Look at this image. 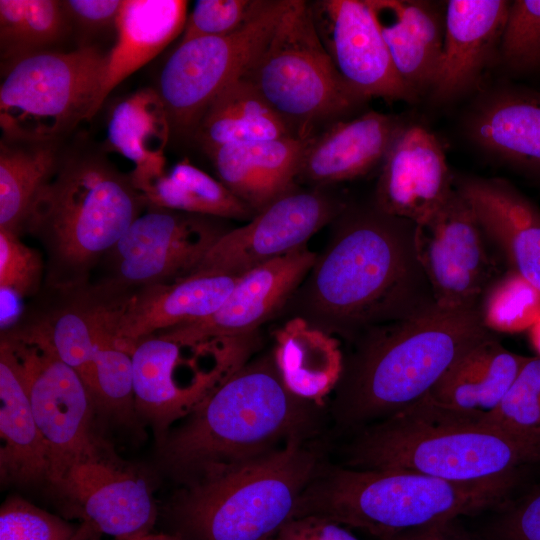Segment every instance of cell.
<instances>
[{"mask_svg": "<svg viewBox=\"0 0 540 540\" xmlns=\"http://www.w3.org/2000/svg\"><path fill=\"white\" fill-rule=\"evenodd\" d=\"M456 189L512 272L540 292V209L503 179L468 178Z\"/></svg>", "mask_w": 540, "mask_h": 540, "instance_id": "obj_21", "label": "cell"}, {"mask_svg": "<svg viewBox=\"0 0 540 540\" xmlns=\"http://www.w3.org/2000/svg\"><path fill=\"white\" fill-rule=\"evenodd\" d=\"M401 126L376 111L329 125L306 141L297 184L329 187L366 174L383 162Z\"/></svg>", "mask_w": 540, "mask_h": 540, "instance_id": "obj_22", "label": "cell"}, {"mask_svg": "<svg viewBox=\"0 0 540 540\" xmlns=\"http://www.w3.org/2000/svg\"><path fill=\"white\" fill-rule=\"evenodd\" d=\"M60 162L54 142L0 143V229L19 236L29 210Z\"/></svg>", "mask_w": 540, "mask_h": 540, "instance_id": "obj_34", "label": "cell"}, {"mask_svg": "<svg viewBox=\"0 0 540 540\" xmlns=\"http://www.w3.org/2000/svg\"><path fill=\"white\" fill-rule=\"evenodd\" d=\"M241 77L283 121L308 140L345 119L362 101L341 79L316 32L309 2L288 0Z\"/></svg>", "mask_w": 540, "mask_h": 540, "instance_id": "obj_8", "label": "cell"}, {"mask_svg": "<svg viewBox=\"0 0 540 540\" xmlns=\"http://www.w3.org/2000/svg\"><path fill=\"white\" fill-rule=\"evenodd\" d=\"M282 312L351 343L366 330L437 305L419 262L416 223L348 205Z\"/></svg>", "mask_w": 540, "mask_h": 540, "instance_id": "obj_1", "label": "cell"}, {"mask_svg": "<svg viewBox=\"0 0 540 540\" xmlns=\"http://www.w3.org/2000/svg\"><path fill=\"white\" fill-rule=\"evenodd\" d=\"M71 29L83 36L114 28L123 0H63L61 1Z\"/></svg>", "mask_w": 540, "mask_h": 540, "instance_id": "obj_43", "label": "cell"}, {"mask_svg": "<svg viewBox=\"0 0 540 540\" xmlns=\"http://www.w3.org/2000/svg\"><path fill=\"white\" fill-rule=\"evenodd\" d=\"M273 0H198L187 16L179 43L228 35L264 13Z\"/></svg>", "mask_w": 540, "mask_h": 540, "instance_id": "obj_38", "label": "cell"}, {"mask_svg": "<svg viewBox=\"0 0 540 540\" xmlns=\"http://www.w3.org/2000/svg\"><path fill=\"white\" fill-rule=\"evenodd\" d=\"M17 354L33 415L48 462L47 484L58 481L75 463L105 440L97 432L95 401L81 376L47 344L1 337Z\"/></svg>", "mask_w": 540, "mask_h": 540, "instance_id": "obj_13", "label": "cell"}, {"mask_svg": "<svg viewBox=\"0 0 540 540\" xmlns=\"http://www.w3.org/2000/svg\"><path fill=\"white\" fill-rule=\"evenodd\" d=\"M78 527L19 496L0 508V540H72Z\"/></svg>", "mask_w": 540, "mask_h": 540, "instance_id": "obj_40", "label": "cell"}, {"mask_svg": "<svg viewBox=\"0 0 540 540\" xmlns=\"http://www.w3.org/2000/svg\"><path fill=\"white\" fill-rule=\"evenodd\" d=\"M225 221L147 206L103 257V275L94 281L122 298L187 277L231 229Z\"/></svg>", "mask_w": 540, "mask_h": 540, "instance_id": "obj_11", "label": "cell"}, {"mask_svg": "<svg viewBox=\"0 0 540 540\" xmlns=\"http://www.w3.org/2000/svg\"><path fill=\"white\" fill-rule=\"evenodd\" d=\"M171 127L155 88H143L119 101L107 125V144L134 164L130 173L141 191L166 170L165 147Z\"/></svg>", "mask_w": 540, "mask_h": 540, "instance_id": "obj_30", "label": "cell"}, {"mask_svg": "<svg viewBox=\"0 0 540 540\" xmlns=\"http://www.w3.org/2000/svg\"><path fill=\"white\" fill-rule=\"evenodd\" d=\"M348 464L396 469L452 482L517 476L540 461V433H516L436 406L426 397L363 427L349 447Z\"/></svg>", "mask_w": 540, "mask_h": 540, "instance_id": "obj_4", "label": "cell"}, {"mask_svg": "<svg viewBox=\"0 0 540 540\" xmlns=\"http://www.w3.org/2000/svg\"><path fill=\"white\" fill-rule=\"evenodd\" d=\"M112 540H114V539H112Z\"/></svg>", "mask_w": 540, "mask_h": 540, "instance_id": "obj_50", "label": "cell"}, {"mask_svg": "<svg viewBox=\"0 0 540 540\" xmlns=\"http://www.w3.org/2000/svg\"><path fill=\"white\" fill-rule=\"evenodd\" d=\"M102 536V534L95 531L93 528L80 524L72 540H103Z\"/></svg>", "mask_w": 540, "mask_h": 540, "instance_id": "obj_47", "label": "cell"}, {"mask_svg": "<svg viewBox=\"0 0 540 540\" xmlns=\"http://www.w3.org/2000/svg\"><path fill=\"white\" fill-rule=\"evenodd\" d=\"M186 19L187 1L123 0L91 118L114 88L182 34Z\"/></svg>", "mask_w": 540, "mask_h": 540, "instance_id": "obj_27", "label": "cell"}, {"mask_svg": "<svg viewBox=\"0 0 540 540\" xmlns=\"http://www.w3.org/2000/svg\"><path fill=\"white\" fill-rule=\"evenodd\" d=\"M319 405L285 386L272 351L226 379L158 447L160 467L186 485L266 454L310 430Z\"/></svg>", "mask_w": 540, "mask_h": 540, "instance_id": "obj_3", "label": "cell"}, {"mask_svg": "<svg viewBox=\"0 0 540 540\" xmlns=\"http://www.w3.org/2000/svg\"><path fill=\"white\" fill-rule=\"evenodd\" d=\"M89 391L98 413L134 427L140 423L133 390L132 356L116 344L110 334L102 337L93 358Z\"/></svg>", "mask_w": 540, "mask_h": 540, "instance_id": "obj_36", "label": "cell"}, {"mask_svg": "<svg viewBox=\"0 0 540 540\" xmlns=\"http://www.w3.org/2000/svg\"><path fill=\"white\" fill-rule=\"evenodd\" d=\"M374 204L416 224L449 197L453 178L438 139L419 125H402L383 160Z\"/></svg>", "mask_w": 540, "mask_h": 540, "instance_id": "obj_19", "label": "cell"}, {"mask_svg": "<svg viewBox=\"0 0 540 540\" xmlns=\"http://www.w3.org/2000/svg\"><path fill=\"white\" fill-rule=\"evenodd\" d=\"M488 243L457 189L431 216L416 224L418 259L437 305L447 309L481 307L499 273Z\"/></svg>", "mask_w": 540, "mask_h": 540, "instance_id": "obj_15", "label": "cell"}, {"mask_svg": "<svg viewBox=\"0 0 540 540\" xmlns=\"http://www.w3.org/2000/svg\"><path fill=\"white\" fill-rule=\"evenodd\" d=\"M106 64L96 47L43 51L5 64L0 85L3 140L51 143L91 119Z\"/></svg>", "mask_w": 540, "mask_h": 540, "instance_id": "obj_9", "label": "cell"}, {"mask_svg": "<svg viewBox=\"0 0 540 540\" xmlns=\"http://www.w3.org/2000/svg\"><path fill=\"white\" fill-rule=\"evenodd\" d=\"M307 140L283 137L219 147L208 157L218 179L255 214L298 187Z\"/></svg>", "mask_w": 540, "mask_h": 540, "instance_id": "obj_26", "label": "cell"}, {"mask_svg": "<svg viewBox=\"0 0 540 540\" xmlns=\"http://www.w3.org/2000/svg\"><path fill=\"white\" fill-rule=\"evenodd\" d=\"M273 540H359L344 525L317 515L292 517Z\"/></svg>", "mask_w": 540, "mask_h": 540, "instance_id": "obj_45", "label": "cell"}, {"mask_svg": "<svg viewBox=\"0 0 540 540\" xmlns=\"http://www.w3.org/2000/svg\"><path fill=\"white\" fill-rule=\"evenodd\" d=\"M516 433H540V356L528 357L498 406L479 419Z\"/></svg>", "mask_w": 540, "mask_h": 540, "instance_id": "obj_37", "label": "cell"}, {"mask_svg": "<svg viewBox=\"0 0 540 540\" xmlns=\"http://www.w3.org/2000/svg\"><path fill=\"white\" fill-rule=\"evenodd\" d=\"M70 30L61 1L0 0V52L5 64L48 51Z\"/></svg>", "mask_w": 540, "mask_h": 540, "instance_id": "obj_35", "label": "cell"}, {"mask_svg": "<svg viewBox=\"0 0 540 540\" xmlns=\"http://www.w3.org/2000/svg\"><path fill=\"white\" fill-rule=\"evenodd\" d=\"M137 540H182L179 536L173 533H150Z\"/></svg>", "mask_w": 540, "mask_h": 540, "instance_id": "obj_49", "label": "cell"}, {"mask_svg": "<svg viewBox=\"0 0 540 540\" xmlns=\"http://www.w3.org/2000/svg\"><path fill=\"white\" fill-rule=\"evenodd\" d=\"M516 479L452 482L406 470L320 466L293 517L317 515L380 538L502 504Z\"/></svg>", "mask_w": 540, "mask_h": 540, "instance_id": "obj_6", "label": "cell"}, {"mask_svg": "<svg viewBox=\"0 0 540 540\" xmlns=\"http://www.w3.org/2000/svg\"><path fill=\"white\" fill-rule=\"evenodd\" d=\"M48 486L64 518L78 519L114 540L142 538L157 520L148 472L119 457L106 439Z\"/></svg>", "mask_w": 540, "mask_h": 540, "instance_id": "obj_14", "label": "cell"}, {"mask_svg": "<svg viewBox=\"0 0 540 540\" xmlns=\"http://www.w3.org/2000/svg\"><path fill=\"white\" fill-rule=\"evenodd\" d=\"M531 342L540 356V316L535 323L530 327Z\"/></svg>", "mask_w": 540, "mask_h": 540, "instance_id": "obj_48", "label": "cell"}, {"mask_svg": "<svg viewBox=\"0 0 540 540\" xmlns=\"http://www.w3.org/2000/svg\"><path fill=\"white\" fill-rule=\"evenodd\" d=\"M283 137L293 136L256 89L240 76L207 106L192 140L209 156L224 145Z\"/></svg>", "mask_w": 540, "mask_h": 540, "instance_id": "obj_31", "label": "cell"}, {"mask_svg": "<svg viewBox=\"0 0 540 540\" xmlns=\"http://www.w3.org/2000/svg\"><path fill=\"white\" fill-rule=\"evenodd\" d=\"M346 206L328 187L301 189L298 186L271 202L245 225L226 232L193 273L239 277L307 245V241L332 223Z\"/></svg>", "mask_w": 540, "mask_h": 540, "instance_id": "obj_16", "label": "cell"}, {"mask_svg": "<svg viewBox=\"0 0 540 540\" xmlns=\"http://www.w3.org/2000/svg\"><path fill=\"white\" fill-rule=\"evenodd\" d=\"M0 479L2 485L47 483L45 445L36 424L21 362L0 339Z\"/></svg>", "mask_w": 540, "mask_h": 540, "instance_id": "obj_25", "label": "cell"}, {"mask_svg": "<svg viewBox=\"0 0 540 540\" xmlns=\"http://www.w3.org/2000/svg\"><path fill=\"white\" fill-rule=\"evenodd\" d=\"M238 278L193 273L169 284L133 292L115 311L117 345L131 354L135 344L144 338L208 318L222 306Z\"/></svg>", "mask_w": 540, "mask_h": 540, "instance_id": "obj_20", "label": "cell"}, {"mask_svg": "<svg viewBox=\"0 0 540 540\" xmlns=\"http://www.w3.org/2000/svg\"><path fill=\"white\" fill-rule=\"evenodd\" d=\"M287 3L273 0L258 18L231 34L178 44L163 65L155 88L167 113L171 136L192 139L207 106L242 75Z\"/></svg>", "mask_w": 540, "mask_h": 540, "instance_id": "obj_12", "label": "cell"}, {"mask_svg": "<svg viewBox=\"0 0 540 540\" xmlns=\"http://www.w3.org/2000/svg\"><path fill=\"white\" fill-rule=\"evenodd\" d=\"M469 131L486 150L519 164L540 167V103L501 95L473 114Z\"/></svg>", "mask_w": 540, "mask_h": 540, "instance_id": "obj_32", "label": "cell"}, {"mask_svg": "<svg viewBox=\"0 0 540 540\" xmlns=\"http://www.w3.org/2000/svg\"><path fill=\"white\" fill-rule=\"evenodd\" d=\"M303 439L184 485L166 509L170 533L182 540H273L320 467Z\"/></svg>", "mask_w": 540, "mask_h": 540, "instance_id": "obj_7", "label": "cell"}, {"mask_svg": "<svg viewBox=\"0 0 540 540\" xmlns=\"http://www.w3.org/2000/svg\"><path fill=\"white\" fill-rule=\"evenodd\" d=\"M146 208L130 174L105 158L83 155L60 160L23 227L44 249V286L89 282L92 271Z\"/></svg>", "mask_w": 540, "mask_h": 540, "instance_id": "obj_5", "label": "cell"}, {"mask_svg": "<svg viewBox=\"0 0 540 540\" xmlns=\"http://www.w3.org/2000/svg\"><path fill=\"white\" fill-rule=\"evenodd\" d=\"M317 257L307 245L239 276L222 306L206 319L157 335L179 342L240 337L258 332L275 317L303 282Z\"/></svg>", "mask_w": 540, "mask_h": 540, "instance_id": "obj_18", "label": "cell"}, {"mask_svg": "<svg viewBox=\"0 0 540 540\" xmlns=\"http://www.w3.org/2000/svg\"><path fill=\"white\" fill-rule=\"evenodd\" d=\"M496 285L485 295L496 298V309L482 312L489 329L530 328L540 316V292L513 272Z\"/></svg>", "mask_w": 540, "mask_h": 540, "instance_id": "obj_42", "label": "cell"}, {"mask_svg": "<svg viewBox=\"0 0 540 540\" xmlns=\"http://www.w3.org/2000/svg\"><path fill=\"white\" fill-rule=\"evenodd\" d=\"M509 5L502 0L448 1L443 51L431 88L437 99L453 98L476 82L500 45Z\"/></svg>", "mask_w": 540, "mask_h": 540, "instance_id": "obj_23", "label": "cell"}, {"mask_svg": "<svg viewBox=\"0 0 540 540\" xmlns=\"http://www.w3.org/2000/svg\"><path fill=\"white\" fill-rule=\"evenodd\" d=\"M393 64L414 95L432 88L443 51L445 21L428 2L366 0Z\"/></svg>", "mask_w": 540, "mask_h": 540, "instance_id": "obj_24", "label": "cell"}, {"mask_svg": "<svg viewBox=\"0 0 540 540\" xmlns=\"http://www.w3.org/2000/svg\"><path fill=\"white\" fill-rule=\"evenodd\" d=\"M379 540H478L455 524L442 522L384 535Z\"/></svg>", "mask_w": 540, "mask_h": 540, "instance_id": "obj_46", "label": "cell"}, {"mask_svg": "<svg viewBox=\"0 0 540 540\" xmlns=\"http://www.w3.org/2000/svg\"><path fill=\"white\" fill-rule=\"evenodd\" d=\"M309 7L336 71L357 96L363 100L412 98L366 0H315Z\"/></svg>", "mask_w": 540, "mask_h": 540, "instance_id": "obj_17", "label": "cell"}, {"mask_svg": "<svg viewBox=\"0 0 540 540\" xmlns=\"http://www.w3.org/2000/svg\"><path fill=\"white\" fill-rule=\"evenodd\" d=\"M527 359L493 335L457 359L425 397L443 409L479 420L498 406Z\"/></svg>", "mask_w": 540, "mask_h": 540, "instance_id": "obj_28", "label": "cell"}, {"mask_svg": "<svg viewBox=\"0 0 540 540\" xmlns=\"http://www.w3.org/2000/svg\"><path fill=\"white\" fill-rule=\"evenodd\" d=\"M147 206L224 220H251L255 213L219 179L188 159L176 163L140 191Z\"/></svg>", "mask_w": 540, "mask_h": 540, "instance_id": "obj_33", "label": "cell"}, {"mask_svg": "<svg viewBox=\"0 0 540 540\" xmlns=\"http://www.w3.org/2000/svg\"><path fill=\"white\" fill-rule=\"evenodd\" d=\"M43 254L26 245L19 235L0 229V290L20 298H34L44 286Z\"/></svg>", "mask_w": 540, "mask_h": 540, "instance_id": "obj_41", "label": "cell"}, {"mask_svg": "<svg viewBox=\"0 0 540 540\" xmlns=\"http://www.w3.org/2000/svg\"><path fill=\"white\" fill-rule=\"evenodd\" d=\"M499 48L512 69L526 71L540 65V0L510 3Z\"/></svg>", "mask_w": 540, "mask_h": 540, "instance_id": "obj_39", "label": "cell"}, {"mask_svg": "<svg viewBox=\"0 0 540 540\" xmlns=\"http://www.w3.org/2000/svg\"><path fill=\"white\" fill-rule=\"evenodd\" d=\"M273 336L272 354L285 386L321 406L343 371L340 340L300 317L288 318Z\"/></svg>", "mask_w": 540, "mask_h": 540, "instance_id": "obj_29", "label": "cell"}, {"mask_svg": "<svg viewBox=\"0 0 540 540\" xmlns=\"http://www.w3.org/2000/svg\"><path fill=\"white\" fill-rule=\"evenodd\" d=\"M259 344L258 332L200 342L159 335L138 341L131 353L135 408L139 421L152 428L157 446L172 423L199 408Z\"/></svg>", "mask_w": 540, "mask_h": 540, "instance_id": "obj_10", "label": "cell"}, {"mask_svg": "<svg viewBox=\"0 0 540 540\" xmlns=\"http://www.w3.org/2000/svg\"><path fill=\"white\" fill-rule=\"evenodd\" d=\"M496 534L499 540H540V488L505 510Z\"/></svg>", "mask_w": 540, "mask_h": 540, "instance_id": "obj_44", "label": "cell"}, {"mask_svg": "<svg viewBox=\"0 0 540 540\" xmlns=\"http://www.w3.org/2000/svg\"><path fill=\"white\" fill-rule=\"evenodd\" d=\"M481 307H434L372 327L350 344L335 388L332 412L344 426L362 428L423 399L449 367L493 336Z\"/></svg>", "mask_w": 540, "mask_h": 540, "instance_id": "obj_2", "label": "cell"}]
</instances>
